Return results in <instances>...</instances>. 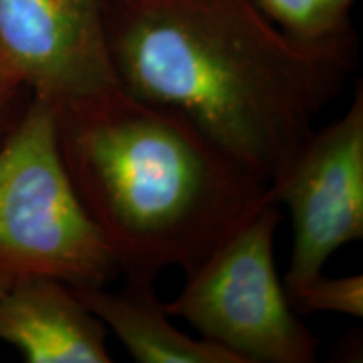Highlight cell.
<instances>
[{"label": "cell", "instance_id": "cell-11", "mask_svg": "<svg viewBox=\"0 0 363 363\" xmlns=\"http://www.w3.org/2000/svg\"><path fill=\"white\" fill-rule=\"evenodd\" d=\"M22 88H26L24 83H22L17 71L13 69L6 52L0 48V128L6 121L9 108H11L12 101L21 93Z\"/></svg>", "mask_w": 363, "mask_h": 363}, {"label": "cell", "instance_id": "cell-3", "mask_svg": "<svg viewBox=\"0 0 363 363\" xmlns=\"http://www.w3.org/2000/svg\"><path fill=\"white\" fill-rule=\"evenodd\" d=\"M118 272L67 175L56 106L34 96L0 143V291L35 278L104 286Z\"/></svg>", "mask_w": 363, "mask_h": 363}, {"label": "cell", "instance_id": "cell-1", "mask_svg": "<svg viewBox=\"0 0 363 363\" xmlns=\"http://www.w3.org/2000/svg\"><path fill=\"white\" fill-rule=\"evenodd\" d=\"M104 29L126 93L187 116L269 185L357 66L353 29L296 39L252 0H104Z\"/></svg>", "mask_w": 363, "mask_h": 363}, {"label": "cell", "instance_id": "cell-4", "mask_svg": "<svg viewBox=\"0 0 363 363\" xmlns=\"http://www.w3.org/2000/svg\"><path fill=\"white\" fill-rule=\"evenodd\" d=\"M279 203L266 202L233 230L169 303L203 340L244 363H313L318 338L293 310L274 261Z\"/></svg>", "mask_w": 363, "mask_h": 363}, {"label": "cell", "instance_id": "cell-6", "mask_svg": "<svg viewBox=\"0 0 363 363\" xmlns=\"http://www.w3.org/2000/svg\"><path fill=\"white\" fill-rule=\"evenodd\" d=\"M0 48L26 88L54 106L118 84L104 0H0Z\"/></svg>", "mask_w": 363, "mask_h": 363}, {"label": "cell", "instance_id": "cell-2", "mask_svg": "<svg viewBox=\"0 0 363 363\" xmlns=\"http://www.w3.org/2000/svg\"><path fill=\"white\" fill-rule=\"evenodd\" d=\"M62 162L126 279L197 267L259 211L269 182L187 116L120 84L56 106Z\"/></svg>", "mask_w": 363, "mask_h": 363}, {"label": "cell", "instance_id": "cell-5", "mask_svg": "<svg viewBox=\"0 0 363 363\" xmlns=\"http://www.w3.org/2000/svg\"><path fill=\"white\" fill-rule=\"evenodd\" d=\"M269 197L289 208L293 251L283 284L293 293L323 272L331 254L363 238V88L338 120L315 130Z\"/></svg>", "mask_w": 363, "mask_h": 363}, {"label": "cell", "instance_id": "cell-7", "mask_svg": "<svg viewBox=\"0 0 363 363\" xmlns=\"http://www.w3.org/2000/svg\"><path fill=\"white\" fill-rule=\"evenodd\" d=\"M106 331L57 279H27L0 291V342L29 363H111Z\"/></svg>", "mask_w": 363, "mask_h": 363}, {"label": "cell", "instance_id": "cell-10", "mask_svg": "<svg viewBox=\"0 0 363 363\" xmlns=\"http://www.w3.org/2000/svg\"><path fill=\"white\" fill-rule=\"evenodd\" d=\"M293 310L301 315L337 313L352 318L363 316V276L330 278L321 274L288 294Z\"/></svg>", "mask_w": 363, "mask_h": 363}, {"label": "cell", "instance_id": "cell-9", "mask_svg": "<svg viewBox=\"0 0 363 363\" xmlns=\"http://www.w3.org/2000/svg\"><path fill=\"white\" fill-rule=\"evenodd\" d=\"M254 6L286 34L301 40H321L353 29L330 11L326 0H252Z\"/></svg>", "mask_w": 363, "mask_h": 363}, {"label": "cell", "instance_id": "cell-8", "mask_svg": "<svg viewBox=\"0 0 363 363\" xmlns=\"http://www.w3.org/2000/svg\"><path fill=\"white\" fill-rule=\"evenodd\" d=\"M155 283L126 279L121 291L104 286H81L72 291L111 330L140 363H244L235 353L208 340H197L170 323Z\"/></svg>", "mask_w": 363, "mask_h": 363}, {"label": "cell", "instance_id": "cell-12", "mask_svg": "<svg viewBox=\"0 0 363 363\" xmlns=\"http://www.w3.org/2000/svg\"><path fill=\"white\" fill-rule=\"evenodd\" d=\"M331 13L342 22H350V9L355 0H326Z\"/></svg>", "mask_w": 363, "mask_h": 363}]
</instances>
